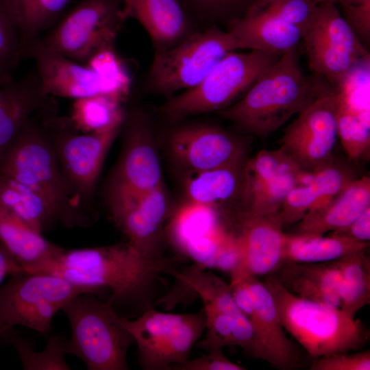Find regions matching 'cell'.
Instances as JSON below:
<instances>
[{
  "mask_svg": "<svg viewBox=\"0 0 370 370\" xmlns=\"http://www.w3.org/2000/svg\"><path fill=\"white\" fill-rule=\"evenodd\" d=\"M182 262L180 257L146 255L126 241L65 249L39 273L61 277L102 295L108 291L106 301L121 317L129 319L153 307L160 275Z\"/></svg>",
  "mask_w": 370,
  "mask_h": 370,
  "instance_id": "1",
  "label": "cell"
},
{
  "mask_svg": "<svg viewBox=\"0 0 370 370\" xmlns=\"http://www.w3.org/2000/svg\"><path fill=\"white\" fill-rule=\"evenodd\" d=\"M298 46L282 55L237 101L219 111L244 133L266 138L333 88L307 76Z\"/></svg>",
  "mask_w": 370,
  "mask_h": 370,
  "instance_id": "2",
  "label": "cell"
},
{
  "mask_svg": "<svg viewBox=\"0 0 370 370\" xmlns=\"http://www.w3.org/2000/svg\"><path fill=\"white\" fill-rule=\"evenodd\" d=\"M51 100L33 116L0 157V175L10 177L38 193L54 212L59 225L86 227L93 218L78 204L61 171L46 123Z\"/></svg>",
  "mask_w": 370,
  "mask_h": 370,
  "instance_id": "3",
  "label": "cell"
},
{
  "mask_svg": "<svg viewBox=\"0 0 370 370\" xmlns=\"http://www.w3.org/2000/svg\"><path fill=\"white\" fill-rule=\"evenodd\" d=\"M274 299L284 328L313 358L360 349L369 330L360 319L332 308L293 294L273 275L263 281Z\"/></svg>",
  "mask_w": 370,
  "mask_h": 370,
  "instance_id": "4",
  "label": "cell"
},
{
  "mask_svg": "<svg viewBox=\"0 0 370 370\" xmlns=\"http://www.w3.org/2000/svg\"><path fill=\"white\" fill-rule=\"evenodd\" d=\"M71 330L68 354L88 370H127V354L134 343L122 318L93 293L77 295L62 308Z\"/></svg>",
  "mask_w": 370,
  "mask_h": 370,
  "instance_id": "5",
  "label": "cell"
},
{
  "mask_svg": "<svg viewBox=\"0 0 370 370\" xmlns=\"http://www.w3.org/2000/svg\"><path fill=\"white\" fill-rule=\"evenodd\" d=\"M281 56L261 51L226 54L195 87L160 108L169 119L222 110L241 98Z\"/></svg>",
  "mask_w": 370,
  "mask_h": 370,
  "instance_id": "6",
  "label": "cell"
},
{
  "mask_svg": "<svg viewBox=\"0 0 370 370\" xmlns=\"http://www.w3.org/2000/svg\"><path fill=\"white\" fill-rule=\"evenodd\" d=\"M84 293L102 295L53 274L23 270L0 286V318L11 328L21 325L47 336L56 314Z\"/></svg>",
  "mask_w": 370,
  "mask_h": 370,
  "instance_id": "7",
  "label": "cell"
},
{
  "mask_svg": "<svg viewBox=\"0 0 370 370\" xmlns=\"http://www.w3.org/2000/svg\"><path fill=\"white\" fill-rule=\"evenodd\" d=\"M46 123L63 176L79 206L88 214L106 157L121 127L98 133H82L58 106L46 116ZM123 125V124H122Z\"/></svg>",
  "mask_w": 370,
  "mask_h": 370,
  "instance_id": "8",
  "label": "cell"
},
{
  "mask_svg": "<svg viewBox=\"0 0 370 370\" xmlns=\"http://www.w3.org/2000/svg\"><path fill=\"white\" fill-rule=\"evenodd\" d=\"M137 345L138 362L145 370H168L188 361L193 347L206 330L204 308L195 313L173 314L151 307L135 319L122 318Z\"/></svg>",
  "mask_w": 370,
  "mask_h": 370,
  "instance_id": "9",
  "label": "cell"
},
{
  "mask_svg": "<svg viewBox=\"0 0 370 370\" xmlns=\"http://www.w3.org/2000/svg\"><path fill=\"white\" fill-rule=\"evenodd\" d=\"M238 49L231 34L217 27L189 34L174 46L156 52L149 87L164 95L192 88L226 54Z\"/></svg>",
  "mask_w": 370,
  "mask_h": 370,
  "instance_id": "10",
  "label": "cell"
},
{
  "mask_svg": "<svg viewBox=\"0 0 370 370\" xmlns=\"http://www.w3.org/2000/svg\"><path fill=\"white\" fill-rule=\"evenodd\" d=\"M317 1L314 17L302 40L310 69L337 90L355 69L369 60V53L336 4Z\"/></svg>",
  "mask_w": 370,
  "mask_h": 370,
  "instance_id": "11",
  "label": "cell"
},
{
  "mask_svg": "<svg viewBox=\"0 0 370 370\" xmlns=\"http://www.w3.org/2000/svg\"><path fill=\"white\" fill-rule=\"evenodd\" d=\"M121 132V153L106 188L108 209L163 182L155 140L145 114L136 108L125 111Z\"/></svg>",
  "mask_w": 370,
  "mask_h": 370,
  "instance_id": "12",
  "label": "cell"
},
{
  "mask_svg": "<svg viewBox=\"0 0 370 370\" xmlns=\"http://www.w3.org/2000/svg\"><path fill=\"white\" fill-rule=\"evenodd\" d=\"M122 0H82L40 37L47 47L85 64L100 48L114 44L125 22Z\"/></svg>",
  "mask_w": 370,
  "mask_h": 370,
  "instance_id": "13",
  "label": "cell"
},
{
  "mask_svg": "<svg viewBox=\"0 0 370 370\" xmlns=\"http://www.w3.org/2000/svg\"><path fill=\"white\" fill-rule=\"evenodd\" d=\"M339 92L332 88L299 113L286 127L281 149L305 173L319 171L334 162Z\"/></svg>",
  "mask_w": 370,
  "mask_h": 370,
  "instance_id": "14",
  "label": "cell"
},
{
  "mask_svg": "<svg viewBox=\"0 0 370 370\" xmlns=\"http://www.w3.org/2000/svg\"><path fill=\"white\" fill-rule=\"evenodd\" d=\"M169 147L174 160L192 174L245 162L248 143L217 126L192 124L173 130Z\"/></svg>",
  "mask_w": 370,
  "mask_h": 370,
  "instance_id": "15",
  "label": "cell"
},
{
  "mask_svg": "<svg viewBox=\"0 0 370 370\" xmlns=\"http://www.w3.org/2000/svg\"><path fill=\"white\" fill-rule=\"evenodd\" d=\"M239 218L240 230L235 234L239 245V256L230 271V279L273 274L284 262V232L279 215L241 213Z\"/></svg>",
  "mask_w": 370,
  "mask_h": 370,
  "instance_id": "16",
  "label": "cell"
},
{
  "mask_svg": "<svg viewBox=\"0 0 370 370\" xmlns=\"http://www.w3.org/2000/svg\"><path fill=\"white\" fill-rule=\"evenodd\" d=\"M168 200L163 182L110 212L116 227L137 250L152 256H163V225Z\"/></svg>",
  "mask_w": 370,
  "mask_h": 370,
  "instance_id": "17",
  "label": "cell"
},
{
  "mask_svg": "<svg viewBox=\"0 0 370 370\" xmlns=\"http://www.w3.org/2000/svg\"><path fill=\"white\" fill-rule=\"evenodd\" d=\"M25 57L34 60L47 95L77 99L103 94L99 79L92 69L47 47L40 37L27 46Z\"/></svg>",
  "mask_w": 370,
  "mask_h": 370,
  "instance_id": "18",
  "label": "cell"
},
{
  "mask_svg": "<svg viewBox=\"0 0 370 370\" xmlns=\"http://www.w3.org/2000/svg\"><path fill=\"white\" fill-rule=\"evenodd\" d=\"M243 278L249 286L254 304V312L249 321L254 330L255 357L278 369H296L300 362L299 356L285 333L270 291L258 278Z\"/></svg>",
  "mask_w": 370,
  "mask_h": 370,
  "instance_id": "19",
  "label": "cell"
},
{
  "mask_svg": "<svg viewBox=\"0 0 370 370\" xmlns=\"http://www.w3.org/2000/svg\"><path fill=\"white\" fill-rule=\"evenodd\" d=\"M239 49L261 51L282 56L298 46L303 33L255 1L237 18L229 22L227 30Z\"/></svg>",
  "mask_w": 370,
  "mask_h": 370,
  "instance_id": "20",
  "label": "cell"
},
{
  "mask_svg": "<svg viewBox=\"0 0 370 370\" xmlns=\"http://www.w3.org/2000/svg\"><path fill=\"white\" fill-rule=\"evenodd\" d=\"M166 274L175 277L179 282L194 291L208 305L228 317L232 323L235 346L255 357V335L253 326L245 314L238 308L229 284L204 267L195 264L179 271L171 269Z\"/></svg>",
  "mask_w": 370,
  "mask_h": 370,
  "instance_id": "21",
  "label": "cell"
},
{
  "mask_svg": "<svg viewBox=\"0 0 370 370\" xmlns=\"http://www.w3.org/2000/svg\"><path fill=\"white\" fill-rule=\"evenodd\" d=\"M121 16L125 21H137L156 51L174 46L189 34L190 14L181 0H122Z\"/></svg>",
  "mask_w": 370,
  "mask_h": 370,
  "instance_id": "22",
  "label": "cell"
},
{
  "mask_svg": "<svg viewBox=\"0 0 370 370\" xmlns=\"http://www.w3.org/2000/svg\"><path fill=\"white\" fill-rule=\"evenodd\" d=\"M356 179L351 169L340 163L309 173L292 188L279 213L282 229L297 223L310 212L322 206Z\"/></svg>",
  "mask_w": 370,
  "mask_h": 370,
  "instance_id": "23",
  "label": "cell"
},
{
  "mask_svg": "<svg viewBox=\"0 0 370 370\" xmlns=\"http://www.w3.org/2000/svg\"><path fill=\"white\" fill-rule=\"evenodd\" d=\"M53 97L45 94L35 69L0 86V157Z\"/></svg>",
  "mask_w": 370,
  "mask_h": 370,
  "instance_id": "24",
  "label": "cell"
},
{
  "mask_svg": "<svg viewBox=\"0 0 370 370\" xmlns=\"http://www.w3.org/2000/svg\"><path fill=\"white\" fill-rule=\"evenodd\" d=\"M370 208V178L352 180L339 194L297 223L293 234L323 236L345 227Z\"/></svg>",
  "mask_w": 370,
  "mask_h": 370,
  "instance_id": "25",
  "label": "cell"
},
{
  "mask_svg": "<svg viewBox=\"0 0 370 370\" xmlns=\"http://www.w3.org/2000/svg\"><path fill=\"white\" fill-rule=\"evenodd\" d=\"M271 275L294 295L341 308V273L338 260L318 263L284 261Z\"/></svg>",
  "mask_w": 370,
  "mask_h": 370,
  "instance_id": "26",
  "label": "cell"
},
{
  "mask_svg": "<svg viewBox=\"0 0 370 370\" xmlns=\"http://www.w3.org/2000/svg\"><path fill=\"white\" fill-rule=\"evenodd\" d=\"M0 241L23 270L29 273H39L65 250L1 204Z\"/></svg>",
  "mask_w": 370,
  "mask_h": 370,
  "instance_id": "27",
  "label": "cell"
},
{
  "mask_svg": "<svg viewBox=\"0 0 370 370\" xmlns=\"http://www.w3.org/2000/svg\"><path fill=\"white\" fill-rule=\"evenodd\" d=\"M369 242L328 236H304L284 233V261L318 263L340 259L359 250L367 249Z\"/></svg>",
  "mask_w": 370,
  "mask_h": 370,
  "instance_id": "28",
  "label": "cell"
},
{
  "mask_svg": "<svg viewBox=\"0 0 370 370\" xmlns=\"http://www.w3.org/2000/svg\"><path fill=\"white\" fill-rule=\"evenodd\" d=\"M0 204L42 234L59 225L54 212L38 193L5 175H0Z\"/></svg>",
  "mask_w": 370,
  "mask_h": 370,
  "instance_id": "29",
  "label": "cell"
},
{
  "mask_svg": "<svg viewBox=\"0 0 370 370\" xmlns=\"http://www.w3.org/2000/svg\"><path fill=\"white\" fill-rule=\"evenodd\" d=\"M245 163L192 173L186 184L188 199L217 206L240 197Z\"/></svg>",
  "mask_w": 370,
  "mask_h": 370,
  "instance_id": "30",
  "label": "cell"
},
{
  "mask_svg": "<svg viewBox=\"0 0 370 370\" xmlns=\"http://www.w3.org/2000/svg\"><path fill=\"white\" fill-rule=\"evenodd\" d=\"M225 232L220 224L216 206L189 199L177 208L169 224L172 240L184 250L190 243L204 237Z\"/></svg>",
  "mask_w": 370,
  "mask_h": 370,
  "instance_id": "31",
  "label": "cell"
},
{
  "mask_svg": "<svg viewBox=\"0 0 370 370\" xmlns=\"http://www.w3.org/2000/svg\"><path fill=\"white\" fill-rule=\"evenodd\" d=\"M69 119L82 133H98L123 124L125 103L106 94H97L74 99Z\"/></svg>",
  "mask_w": 370,
  "mask_h": 370,
  "instance_id": "32",
  "label": "cell"
},
{
  "mask_svg": "<svg viewBox=\"0 0 370 370\" xmlns=\"http://www.w3.org/2000/svg\"><path fill=\"white\" fill-rule=\"evenodd\" d=\"M366 251L338 259L341 273L340 309L352 318L370 303V259Z\"/></svg>",
  "mask_w": 370,
  "mask_h": 370,
  "instance_id": "33",
  "label": "cell"
},
{
  "mask_svg": "<svg viewBox=\"0 0 370 370\" xmlns=\"http://www.w3.org/2000/svg\"><path fill=\"white\" fill-rule=\"evenodd\" d=\"M308 174L301 169L289 171L244 193L240 197L243 207L241 213L259 216L279 215L288 193L303 182Z\"/></svg>",
  "mask_w": 370,
  "mask_h": 370,
  "instance_id": "34",
  "label": "cell"
},
{
  "mask_svg": "<svg viewBox=\"0 0 370 370\" xmlns=\"http://www.w3.org/2000/svg\"><path fill=\"white\" fill-rule=\"evenodd\" d=\"M71 0H10L21 31L25 55L27 46L60 20Z\"/></svg>",
  "mask_w": 370,
  "mask_h": 370,
  "instance_id": "35",
  "label": "cell"
},
{
  "mask_svg": "<svg viewBox=\"0 0 370 370\" xmlns=\"http://www.w3.org/2000/svg\"><path fill=\"white\" fill-rule=\"evenodd\" d=\"M16 352L25 370H70L65 356L69 339L62 335H52L42 351L34 349L30 339L14 333L12 329L3 337Z\"/></svg>",
  "mask_w": 370,
  "mask_h": 370,
  "instance_id": "36",
  "label": "cell"
},
{
  "mask_svg": "<svg viewBox=\"0 0 370 370\" xmlns=\"http://www.w3.org/2000/svg\"><path fill=\"white\" fill-rule=\"evenodd\" d=\"M97 75L102 93L125 102L130 95L132 79L123 60L114 50V44L96 51L85 64Z\"/></svg>",
  "mask_w": 370,
  "mask_h": 370,
  "instance_id": "37",
  "label": "cell"
},
{
  "mask_svg": "<svg viewBox=\"0 0 370 370\" xmlns=\"http://www.w3.org/2000/svg\"><path fill=\"white\" fill-rule=\"evenodd\" d=\"M25 58L21 29L10 0H0V86L12 80V74Z\"/></svg>",
  "mask_w": 370,
  "mask_h": 370,
  "instance_id": "38",
  "label": "cell"
},
{
  "mask_svg": "<svg viewBox=\"0 0 370 370\" xmlns=\"http://www.w3.org/2000/svg\"><path fill=\"white\" fill-rule=\"evenodd\" d=\"M339 94L341 101L337 114L338 137L350 160L367 159L369 157L370 150L369 125Z\"/></svg>",
  "mask_w": 370,
  "mask_h": 370,
  "instance_id": "39",
  "label": "cell"
},
{
  "mask_svg": "<svg viewBox=\"0 0 370 370\" xmlns=\"http://www.w3.org/2000/svg\"><path fill=\"white\" fill-rule=\"evenodd\" d=\"M295 169H300L281 148L276 150L262 149L245 161L241 195L283 173Z\"/></svg>",
  "mask_w": 370,
  "mask_h": 370,
  "instance_id": "40",
  "label": "cell"
},
{
  "mask_svg": "<svg viewBox=\"0 0 370 370\" xmlns=\"http://www.w3.org/2000/svg\"><path fill=\"white\" fill-rule=\"evenodd\" d=\"M255 1L287 23L299 27L303 34L312 21L317 4V0H255Z\"/></svg>",
  "mask_w": 370,
  "mask_h": 370,
  "instance_id": "41",
  "label": "cell"
},
{
  "mask_svg": "<svg viewBox=\"0 0 370 370\" xmlns=\"http://www.w3.org/2000/svg\"><path fill=\"white\" fill-rule=\"evenodd\" d=\"M204 309L206 334L195 346L208 352L224 347H235L231 319L210 306L204 305Z\"/></svg>",
  "mask_w": 370,
  "mask_h": 370,
  "instance_id": "42",
  "label": "cell"
},
{
  "mask_svg": "<svg viewBox=\"0 0 370 370\" xmlns=\"http://www.w3.org/2000/svg\"><path fill=\"white\" fill-rule=\"evenodd\" d=\"M189 10L211 20L231 21L243 15L255 0H181Z\"/></svg>",
  "mask_w": 370,
  "mask_h": 370,
  "instance_id": "43",
  "label": "cell"
},
{
  "mask_svg": "<svg viewBox=\"0 0 370 370\" xmlns=\"http://www.w3.org/2000/svg\"><path fill=\"white\" fill-rule=\"evenodd\" d=\"M310 370H369L370 352L335 353L314 358Z\"/></svg>",
  "mask_w": 370,
  "mask_h": 370,
  "instance_id": "44",
  "label": "cell"
},
{
  "mask_svg": "<svg viewBox=\"0 0 370 370\" xmlns=\"http://www.w3.org/2000/svg\"><path fill=\"white\" fill-rule=\"evenodd\" d=\"M245 367L233 362L223 353L222 349L208 352L193 360L180 365H171L168 370H244Z\"/></svg>",
  "mask_w": 370,
  "mask_h": 370,
  "instance_id": "45",
  "label": "cell"
},
{
  "mask_svg": "<svg viewBox=\"0 0 370 370\" xmlns=\"http://www.w3.org/2000/svg\"><path fill=\"white\" fill-rule=\"evenodd\" d=\"M341 8L346 23L361 43L367 46L370 40V0Z\"/></svg>",
  "mask_w": 370,
  "mask_h": 370,
  "instance_id": "46",
  "label": "cell"
},
{
  "mask_svg": "<svg viewBox=\"0 0 370 370\" xmlns=\"http://www.w3.org/2000/svg\"><path fill=\"white\" fill-rule=\"evenodd\" d=\"M329 234L346 238L358 242H369L370 208L349 225L330 232Z\"/></svg>",
  "mask_w": 370,
  "mask_h": 370,
  "instance_id": "47",
  "label": "cell"
},
{
  "mask_svg": "<svg viewBox=\"0 0 370 370\" xmlns=\"http://www.w3.org/2000/svg\"><path fill=\"white\" fill-rule=\"evenodd\" d=\"M21 271V267L0 241V286L8 276Z\"/></svg>",
  "mask_w": 370,
  "mask_h": 370,
  "instance_id": "48",
  "label": "cell"
},
{
  "mask_svg": "<svg viewBox=\"0 0 370 370\" xmlns=\"http://www.w3.org/2000/svg\"><path fill=\"white\" fill-rule=\"evenodd\" d=\"M317 1H330L336 5H339L341 7L345 6V5H358L366 0H317Z\"/></svg>",
  "mask_w": 370,
  "mask_h": 370,
  "instance_id": "49",
  "label": "cell"
},
{
  "mask_svg": "<svg viewBox=\"0 0 370 370\" xmlns=\"http://www.w3.org/2000/svg\"><path fill=\"white\" fill-rule=\"evenodd\" d=\"M12 328L6 325L0 318V338L4 337V336Z\"/></svg>",
  "mask_w": 370,
  "mask_h": 370,
  "instance_id": "50",
  "label": "cell"
}]
</instances>
